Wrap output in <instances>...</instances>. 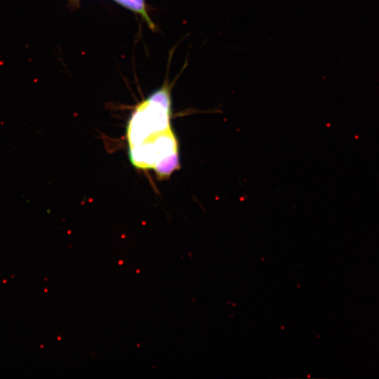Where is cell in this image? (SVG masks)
I'll return each mask as SVG.
<instances>
[{"instance_id":"1","label":"cell","mask_w":379,"mask_h":379,"mask_svg":"<svg viewBox=\"0 0 379 379\" xmlns=\"http://www.w3.org/2000/svg\"><path fill=\"white\" fill-rule=\"evenodd\" d=\"M122 6L140 15L147 25L154 28V25L150 19L145 6V0H114Z\"/></svg>"}]
</instances>
